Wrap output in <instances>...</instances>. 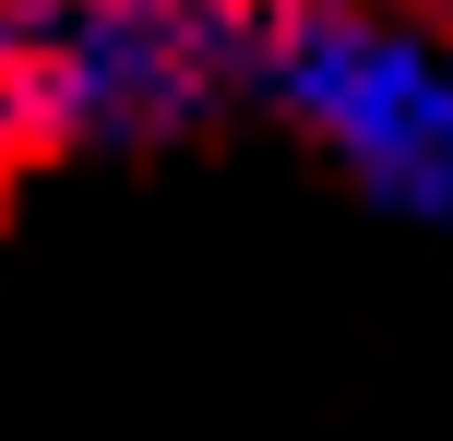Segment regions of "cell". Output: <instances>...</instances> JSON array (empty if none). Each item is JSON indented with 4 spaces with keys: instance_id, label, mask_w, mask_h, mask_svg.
Masks as SVG:
<instances>
[{
    "instance_id": "1",
    "label": "cell",
    "mask_w": 453,
    "mask_h": 441,
    "mask_svg": "<svg viewBox=\"0 0 453 441\" xmlns=\"http://www.w3.org/2000/svg\"><path fill=\"white\" fill-rule=\"evenodd\" d=\"M250 36V0H0V143H167Z\"/></svg>"
},
{
    "instance_id": "2",
    "label": "cell",
    "mask_w": 453,
    "mask_h": 441,
    "mask_svg": "<svg viewBox=\"0 0 453 441\" xmlns=\"http://www.w3.org/2000/svg\"><path fill=\"white\" fill-rule=\"evenodd\" d=\"M250 72L382 215L453 239V48L358 0H298L250 36Z\"/></svg>"
}]
</instances>
